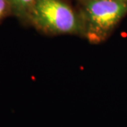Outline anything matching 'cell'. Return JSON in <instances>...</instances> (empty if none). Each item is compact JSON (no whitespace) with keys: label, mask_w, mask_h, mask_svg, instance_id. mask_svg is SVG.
Listing matches in <instances>:
<instances>
[{"label":"cell","mask_w":127,"mask_h":127,"mask_svg":"<svg viewBox=\"0 0 127 127\" xmlns=\"http://www.w3.org/2000/svg\"><path fill=\"white\" fill-rule=\"evenodd\" d=\"M119 1H126V2H127V0H119Z\"/></svg>","instance_id":"5"},{"label":"cell","mask_w":127,"mask_h":127,"mask_svg":"<svg viewBox=\"0 0 127 127\" xmlns=\"http://www.w3.org/2000/svg\"><path fill=\"white\" fill-rule=\"evenodd\" d=\"M11 12L18 17L27 18L32 6L37 0H7Z\"/></svg>","instance_id":"3"},{"label":"cell","mask_w":127,"mask_h":127,"mask_svg":"<svg viewBox=\"0 0 127 127\" xmlns=\"http://www.w3.org/2000/svg\"><path fill=\"white\" fill-rule=\"evenodd\" d=\"M11 11L9 1L7 0H0V19L4 18Z\"/></svg>","instance_id":"4"},{"label":"cell","mask_w":127,"mask_h":127,"mask_svg":"<svg viewBox=\"0 0 127 127\" xmlns=\"http://www.w3.org/2000/svg\"><path fill=\"white\" fill-rule=\"evenodd\" d=\"M83 34L92 43L104 41L127 14V2L119 0H78Z\"/></svg>","instance_id":"1"},{"label":"cell","mask_w":127,"mask_h":127,"mask_svg":"<svg viewBox=\"0 0 127 127\" xmlns=\"http://www.w3.org/2000/svg\"><path fill=\"white\" fill-rule=\"evenodd\" d=\"M27 19L37 28L47 33H83L78 11L64 0H37Z\"/></svg>","instance_id":"2"}]
</instances>
